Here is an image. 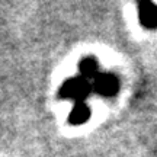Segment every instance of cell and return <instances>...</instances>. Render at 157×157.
<instances>
[{
    "mask_svg": "<svg viewBox=\"0 0 157 157\" xmlns=\"http://www.w3.org/2000/svg\"><path fill=\"white\" fill-rule=\"evenodd\" d=\"M140 19L147 28L157 26V6L153 3H141L140 5Z\"/></svg>",
    "mask_w": 157,
    "mask_h": 157,
    "instance_id": "cell-1",
    "label": "cell"
}]
</instances>
